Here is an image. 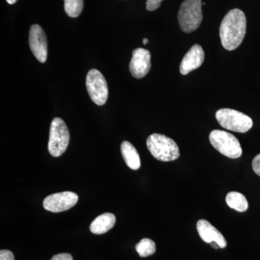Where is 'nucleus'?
<instances>
[{"instance_id": "f257e3e1", "label": "nucleus", "mask_w": 260, "mask_h": 260, "mask_svg": "<svg viewBox=\"0 0 260 260\" xmlns=\"http://www.w3.org/2000/svg\"><path fill=\"white\" fill-rule=\"evenodd\" d=\"M246 31V19L239 9L230 10L220 26V38L224 49L233 51L242 44Z\"/></svg>"}, {"instance_id": "f03ea898", "label": "nucleus", "mask_w": 260, "mask_h": 260, "mask_svg": "<svg viewBox=\"0 0 260 260\" xmlns=\"http://www.w3.org/2000/svg\"><path fill=\"white\" fill-rule=\"evenodd\" d=\"M147 147L154 158L160 161H173L180 156L177 143L164 135L154 133L150 135L147 139Z\"/></svg>"}, {"instance_id": "7ed1b4c3", "label": "nucleus", "mask_w": 260, "mask_h": 260, "mask_svg": "<svg viewBox=\"0 0 260 260\" xmlns=\"http://www.w3.org/2000/svg\"><path fill=\"white\" fill-rule=\"evenodd\" d=\"M201 0H185L178 13L179 26L183 32L189 34L199 28L203 20Z\"/></svg>"}, {"instance_id": "20e7f679", "label": "nucleus", "mask_w": 260, "mask_h": 260, "mask_svg": "<svg viewBox=\"0 0 260 260\" xmlns=\"http://www.w3.org/2000/svg\"><path fill=\"white\" fill-rule=\"evenodd\" d=\"M215 117L222 127L237 133H245L253 126L252 119L249 116L234 109H219Z\"/></svg>"}, {"instance_id": "39448f33", "label": "nucleus", "mask_w": 260, "mask_h": 260, "mask_svg": "<svg viewBox=\"0 0 260 260\" xmlns=\"http://www.w3.org/2000/svg\"><path fill=\"white\" fill-rule=\"evenodd\" d=\"M209 139L214 148L228 158H238L242 155L239 140L231 133L215 129L210 133Z\"/></svg>"}, {"instance_id": "423d86ee", "label": "nucleus", "mask_w": 260, "mask_h": 260, "mask_svg": "<svg viewBox=\"0 0 260 260\" xmlns=\"http://www.w3.org/2000/svg\"><path fill=\"white\" fill-rule=\"evenodd\" d=\"M70 143V132L61 118L56 117L51 123L48 150L52 156H61Z\"/></svg>"}, {"instance_id": "0eeeda50", "label": "nucleus", "mask_w": 260, "mask_h": 260, "mask_svg": "<svg viewBox=\"0 0 260 260\" xmlns=\"http://www.w3.org/2000/svg\"><path fill=\"white\" fill-rule=\"evenodd\" d=\"M85 84L91 100L98 106L104 105L109 97V89L102 73L98 70H90L87 75Z\"/></svg>"}, {"instance_id": "6e6552de", "label": "nucleus", "mask_w": 260, "mask_h": 260, "mask_svg": "<svg viewBox=\"0 0 260 260\" xmlns=\"http://www.w3.org/2000/svg\"><path fill=\"white\" fill-rule=\"evenodd\" d=\"M78 201V194L73 191H63L49 195L44 200L45 210L52 213L66 211L74 207Z\"/></svg>"}, {"instance_id": "1a4fd4ad", "label": "nucleus", "mask_w": 260, "mask_h": 260, "mask_svg": "<svg viewBox=\"0 0 260 260\" xmlns=\"http://www.w3.org/2000/svg\"><path fill=\"white\" fill-rule=\"evenodd\" d=\"M29 45L32 54L41 63H45L48 56L47 38L40 25H32L29 31Z\"/></svg>"}, {"instance_id": "9d476101", "label": "nucleus", "mask_w": 260, "mask_h": 260, "mask_svg": "<svg viewBox=\"0 0 260 260\" xmlns=\"http://www.w3.org/2000/svg\"><path fill=\"white\" fill-rule=\"evenodd\" d=\"M150 51L143 48H138L133 51V57L129 63L131 75L137 79L144 78L151 68Z\"/></svg>"}, {"instance_id": "9b49d317", "label": "nucleus", "mask_w": 260, "mask_h": 260, "mask_svg": "<svg viewBox=\"0 0 260 260\" xmlns=\"http://www.w3.org/2000/svg\"><path fill=\"white\" fill-rule=\"evenodd\" d=\"M205 59V52L201 46L195 44L187 51L181 61L179 71L181 74H189L193 70L198 69Z\"/></svg>"}, {"instance_id": "f8f14e48", "label": "nucleus", "mask_w": 260, "mask_h": 260, "mask_svg": "<svg viewBox=\"0 0 260 260\" xmlns=\"http://www.w3.org/2000/svg\"><path fill=\"white\" fill-rule=\"evenodd\" d=\"M197 230L200 238L205 242L210 243L215 242L218 244L220 249H223L227 246V242L225 238L219 232L216 228L213 226L208 220L201 219L197 223Z\"/></svg>"}, {"instance_id": "ddd939ff", "label": "nucleus", "mask_w": 260, "mask_h": 260, "mask_svg": "<svg viewBox=\"0 0 260 260\" xmlns=\"http://www.w3.org/2000/svg\"><path fill=\"white\" fill-rule=\"evenodd\" d=\"M116 223V217L114 214L106 213L94 219L90 225V232L94 234H104L109 232L114 226Z\"/></svg>"}, {"instance_id": "4468645a", "label": "nucleus", "mask_w": 260, "mask_h": 260, "mask_svg": "<svg viewBox=\"0 0 260 260\" xmlns=\"http://www.w3.org/2000/svg\"><path fill=\"white\" fill-rule=\"evenodd\" d=\"M121 153L127 167L138 170L141 167L139 153L129 142L124 141L121 145Z\"/></svg>"}, {"instance_id": "2eb2a0df", "label": "nucleus", "mask_w": 260, "mask_h": 260, "mask_svg": "<svg viewBox=\"0 0 260 260\" xmlns=\"http://www.w3.org/2000/svg\"><path fill=\"white\" fill-rule=\"evenodd\" d=\"M225 202L231 208L238 212H245L249 207L245 196L237 191L229 192L225 198Z\"/></svg>"}, {"instance_id": "dca6fc26", "label": "nucleus", "mask_w": 260, "mask_h": 260, "mask_svg": "<svg viewBox=\"0 0 260 260\" xmlns=\"http://www.w3.org/2000/svg\"><path fill=\"white\" fill-rule=\"evenodd\" d=\"M64 11L70 18H77L83 11V0H64Z\"/></svg>"}, {"instance_id": "f3484780", "label": "nucleus", "mask_w": 260, "mask_h": 260, "mask_svg": "<svg viewBox=\"0 0 260 260\" xmlns=\"http://www.w3.org/2000/svg\"><path fill=\"white\" fill-rule=\"evenodd\" d=\"M137 252L141 257L152 255L156 250L155 244L150 239H143L135 246Z\"/></svg>"}, {"instance_id": "a211bd4d", "label": "nucleus", "mask_w": 260, "mask_h": 260, "mask_svg": "<svg viewBox=\"0 0 260 260\" xmlns=\"http://www.w3.org/2000/svg\"><path fill=\"white\" fill-rule=\"evenodd\" d=\"M162 1H164V0H147V10H148V11H155V10L160 8Z\"/></svg>"}, {"instance_id": "6ab92c4d", "label": "nucleus", "mask_w": 260, "mask_h": 260, "mask_svg": "<svg viewBox=\"0 0 260 260\" xmlns=\"http://www.w3.org/2000/svg\"><path fill=\"white\" fill-rule=\"evenodd\" d=\"M0 260H15L14 255L12 251L3 249L0 251Z\"/></svg>"}, {"instance_id": "aec40b11", "label": "nucleus", "mask_w": 260, "mask_h": 260, "mask_svg": "<svg viewBox=\"0 0 260 260\" xmlns=\"http://www.w3.org/2000/svg\"><path fill=\"white\" fill-rule=\"evenodd\" d=\"M252 169L254 173L260 177V153L253 159Z\"/></svg>"}, {"instance_id": "412c9836", "label": "nucleus", "mask_w": 260, "mask_h": 260, "mask_svg": "<svg viewBox=\"0 0 260 260\" xmlns=\"http://www.w3.org/2000/svg\"><path fill=\"white\" fill-rule=\"evenodd\" d=\"M51 260H73V256L68 253H61L53 256Z\"/></svg>"}, {"instance_id": "4be33fe9", "label": "nucleus", "mask_w": 260, "mask_h": 260, "mask_svg": "<svg viewBox=\"0 0 260 260\" xmlns=\"http://www.w3.org/2000/svg\"><path fill=\"white\" fill-rule=\"evenodd\" d=\"M210 245H211L212 247H213L214 249H218L219 248H220V246H219L218 244H217L216 242H213L210 243Z\"/></svg>"}, {"instance_id": "5701e85b", "label": "nucleus", "mask_w": 260, "mask_h": 260, "mask_svg": "<svg viewBox=\"0 0 260 260\" xmlns=\"http://www.w3.org/2000/svg\"><path fill=\"white\" fill-rule=\"evenodd\" d=\"M7 3H8V4L10 5H13L15 4V3H16L18 0H6Z\"/></svg>"}, {"instance_id": "b1692460", "label": "nucleus", "mask_w": 260, "mask_h": 260, "mask_svg": "<svg viewBox=\"0 0 260 260\" xmlns=\"http://www.w3.org/2000/svg\"><path fill=\"white\" fill-rule=\"evenodd\" d=\"M149 41L148 39H143V44H148Z\"/></svg>"}]
</instances>
